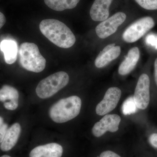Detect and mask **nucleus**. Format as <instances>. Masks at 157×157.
<instances>
[{
  "label": "nucleus",
  "instance_id": "f257e3e1",
  "mask_svg": "<svg viewBox=\"0 0 157 157\" xmlns=\"http://www.w3.org/2000/svg\"><path fill=\"white\" fill-rule=\"evenodd\" d=\"M39 29L47 39L60 48H70L76 42V37L73 32L57 20H43L39 24Z\"/></svg>",
  "mask_w": 157,
  "mask_h": 157
},
{
  "label": "nucleus",
  "instance_id": "f03ea898",
  "mask_svg": "<svg viewBox=\"0 0 157 157\" xmlns=\"http://www.w3.org/2000/svg\"><path fill=\"white\" fill-rule=\"evenodd\" d=\"M81 99L76 96L60 99L52 105L48 113L52 121L56 123L67 122L76 117L80 113Z\"/></svg>",
  "mask_w": 157,
  "mask_h": 157
},
{
  "label": "nucleus",
  "instance_id": "7ed1b4c3",
  "mask_svg": "<svg viewBox=\"0 0 157 157\" xmlns=\"http://www.w3.org/2000/svg\"><path fill=\"white\" fill-rule=\"evenodd\" d=\"M19 61L24 69L34 73H40L45 69L46 60L35 43L24 42L20 45Z\"/></svg>",
  "mask_w": 157,
  "mask_h": 157
},
{
  "label": "nucleus",
  "instance_id": "20e7f679",
  "mask_svg": "<svg viewBox=\"0 0 157 157\" xmlns=\"http://www.w3.org/2000/svg\"><path fill=\"white\" fill-rule=\"evenodd\" d=\"M69 80V75L66 72L53 73L39 82L36 90L37 95L41 99L50 98L65 87Z\"/></svg>",
  "mask_w": 157,
  "mask_h": 157
},
{
  "label": "nucleus",
  "instance_id": "39448f33",
  "mask_svg": "<svg viewBox=\"0 0 157 157\" xmlns=\"http://www.w3.org/2000/svg\"><path fill=\"white\" fill-rule=\"evenodd\" d=\"M155 23L151 17H145L136 21L124 32L123 39L127 43H133L143 37L154 27Z\"/></svg>",
  "mask_w": 157,
  "mask_h": 157
},
{
  "label": "nucleus",
  "instance_id": "423d86ee",
  "mask_svg": "<svg viewBox=\"0 0 157 157\" xmlns=\"http://www.w3.org/2000/svg\"><path fill=\"white\" fill-rule=\"evenodd\" d=\"M126 17L125 13L119 12L102 21L96 27L95 31L97 36L102 39H106L111 36L124 22Z\"/></svg>",
  "mask_w": 157,
  "mask_h": 157
},
{
  "label": "nucleus",
  "instance_id": "0eeeda50",
  "mask_svg": "<svg viewBox=\"0 0 157 157\" xmlns=\"http://www.w3.org/2000/svg\"><path fill=\"white\" fill-rule=\"evenodd\" d=\"M150 81L148 75L141 74L135 88L133 99L138 109H145L148 107L150 100Z\"/></svg>",
  "mask_w": 157,
  "mask_h": 157
},
{
  "label": "nucleus",
  "instance_id": "6e6552de",
  "mask_svg": "<svg viewBox=\"0 0 157 157\" xmlns=\"http://www.w3.org/2000/svg\"><path fill=\"white\" fill-rule=\"evenodd\" d=\"M121 95V91L119 88L112 87L108 89L103 100L96 107L97 114L100 116L105 115L112 111L117 106Z\"/></svg>",
  "mask_w": 157,
  "mask_h": 157
},
{
  "label": "nucleus",
  "instance_id": "1a4fd4ad",
  "mask_svg": "<svg viewBox=\"0 0 157 157\" xmlns=\"http://www.w3.org/2000/svg\"><path fill=\"white\" fill-rule=\"evenodd\" d=\"M121 121V118L117 114H106L95 124L92 130L93 135L95 137H99L107 132H117Z\"/></svg>",
  "mask_w": 157,
  "mask_h": 157
},
{
  "label": "nucleus",
  "instance_id": "9d476101",
  "mask_svg": "<svg viewBox=\"0 0 157 157\" xmlns=\"http://www.w3.org/2000/svg\"><path fill=\"white\" fill-rule=\"evenodd\" d=\"M115 45V43L107 45L98 54L95 60V65L97 68L104 67L119 56L121 47Z\"/></svg>",
  "mask_w": 157,
  "mask_h": 157
},
{
  "label": "nucleus",
  "instance_id": "9b49d317",
  "mask_svg": "<svg viewBox=\"0 0 157 157\" xmlns=\"http://www.w3.org/2000/svg\"><path fill=\"white\" fill-rule=\"evenodd\" d=\"M63 154L60 144L51 143L35 147L30 152L29 157H61Z\"/></svg>",
  "mask_w": 157,
  "mask_h": 157
},
{
  "label": "nucleus",
  "instance_id": "f8f14e48",
  "mask_svg": "<svg viewBox=\"0 0 157 157\" xmlns=\"http://www.w3.org/2000/svg\"><path fill=\"white\" fill-rule=\"evenodd\" d=\"M113 0H95L91 7L90 16L93 20L102 21L109 16V8Z\"/></svg>",
  "mask_w": 157,
  "mask_h": 157
},
{
  "label": "nucleus",
  "instance_id": "ddd939ff",
  "mask_svg": "<svg viewBox=\"0 0 157 157\" xmlns=\"http://www.w3.org/2000/svg\"><path fill=\"white\" fill-rule=\"evenodd\" d=\"M140 55V51L138 48L135 47L131 48L125 58L119 67V74L124 76L131 73L137 64Z\"/></svg>",
  "mask_w": 157,
  "mask_h": 157
},
{
  "label": "nucleus",
  "instance_id": "4468645a",
  "mask_svg": "<svg viewBox=\"0 0 157 157\" xmlns=\"http://www.w3.org/2000/svg\"><path fill=\"white\" fill-rule=\"evenodd\" d=\"M21 132V127L18 123L11 126L6 132L3 141L0 144V148L3 151L11 150L16 145Z\"/></svg>",
  "mask_w": 157,
  "mask_h": 157
},
{
  "label": "nucleus",
  "instance_id": "2eb2a0df",
  "mask_svg": "<svg viewBox=\"0 0 157 157\" xmlns=\"http://www.w3.org/2000/svg\"><path fill=\"white\" fill-rule=\"evenodd\" d=\"M0 49L4 53L5 61L8 64H12L17 59V46L15 41L12 40H3L0 43Z\"/></svg>",
  "mask_w": 157,
  "mask_h": 157
},
{
  "label": "nucleus",
  "instance_id": "dca6fc26",
  "mask_svg": "<svg viewBox=\"0 0 157 157\" xmlns=\"http://www.w3.org/2000/svg\"><path fill=\"white\" fill-rule=\"evenodd\" d=\"M80 0H44L45 5L56 11H61L74 9Z\"/></svg>",
  "mask_w": 157,
  "mask_h": 157
},
{
  "label": "nucleus",
  "instance_id": "f3484780",
  "mask_svg": "<svg viewBox=\"0 0 157 157\" xmlns=\"http://www.w3.org/2000/svg\"><path fill=\"white\" fill-rule=\"evenodd\" d=\"M19 94L15 88L8 85L3 86L0 89V101L2 102L18 101Z\"/></svg>",
  "mask_w": 157,
  "mask_h": 157
},
{
  "label": "nucleus",
  "instance_id": "a211bd4d",
  "mask_svg": "<svg viewBox=\"0 0 157 157\" xmlns=\"http://www.w3.org/2000/svg\"><path fill=\"white\" fill-rule=\"evenodd\" d=\"M138 109L133 97H129L125 101L122 107V111L125 115H130L135 113Z\"/></svg>",
  "mask_w": 157,
  "mask_h": 157
},
{
  "label": "nucleus",
  "instance_id": "6ab92c4d",
  "mask_svg": "<svg viewBox=\"0 0 157 157\" xmlns=\"http://www.w3.org/2000/svg\"><path fill=\"white\" fill-rule=\"evenodd\" d=\"M143 9L148 10H157V0H135Z\"/></svg>",
  "mask_w": 157,
  "mask_h": 157
},
{
  "label": "nucleus",
  "instance_id": "aec40b11",
  "mask_svg": "<svg viewBox=\"0 0 157 157\" xmlns=\"http://www.w3.org/2000/svg\"><path fill=\"white\" fill-rule=\"evenodd\" d=\"M8 129V124L4 122L3 118L0 116V143L3 141Z\"/></svg>",
  "mask_w": 157,
  "mask_h": 157
},
{
  "label": "nucleus",
  "instance_id": "412c9836",
  "mask_svg": "<svg viewBox=\"0 0 157 157\" xmlns=\"http://www.w3.org/2000/svg\"><path fill=\"white\" fill-rule=\"evenodd\" d=\"M4 106L6 109H9V110H15L18 107V101L5 102L4 104Z\"/></svg>",
  "mask_w": 157,
  "mask_h": 157
},
{
  "label": "nucleus",
  "instance_id": "4be33fe9",
  "mask_svg": "<svg viewBox=\"0 0 157 157\" xmlns=\"http://www.w3.org/2000/svg\"><path fill=\"white\" fill-rule=\"evenodd\" d=\"M149 142L152 146L157 148V133H153L150 136Z\"/></svg>",
  "mask_w": 157,
  "mask_h": 157
},
{
  "label": "nucleus",
  "instance_id": "5701e85b",
  "mask_svg": "<svg viewBox=\"0 0 157 157\" xmlns=\"http://www.w3.org/2000/svg\"><path fill=\"white\" fill-rule=\"evenodd\" d=\"M100 157H121L117 154L111 151H106L103 152L100 155Z\"/></svg>",
  "mask_w": 157,
  "mask_h": 157
},
{
  "label": "nucleus",
  "instance_id": "b1692460",
  "mask_svg": "<svg viewBox=\"0 0 157 157\" xmlns=\"http://www.w3.org/2000/svg\"><path fill=\"white\" fill-rule=\"evenodd\" d=\"M147 37V42L152 45H155L156 48H157V36L155 35H151Z\"/></svg>",
  "mask_w": 157,
  "mask_h": 157
},
{
  "label": "nucleus",
  "instance_id": "393cba45",
  "mask_svg": "<svg viewBox=\"0 0 157 157\" xmlns=\"http://www.w3.org/2000/svg\"><path fill=\"white\" fill-rule=\"evenodd\" d=\"M6 21V19L5 15L0 11V29L4 25Z\"/></svg>",
  "mask_w": 157,
  "mask_h": 157
},
{
  "label": "nucleus",
  "instance_id": "a878e982",
  "mask_svg": "<svg viewBox=\"0 0 157 157\" xmlns=\"http://www.w3.org/2000/svg\"><path fill=\"white\" fill-rule=\"evenodd\" d=\"M155 78L156 84L157 85V58L155 62Z\"/></svg>",
  "mask_w": 157,
  "mask_h": 157
},
{
  "label": "nucleus",
  "instance_id": "bb28decb",
  "mask_svg": "<svg viewBox=\"0 0 157 157\" xmlns=\"http://www.w3.org/2000/svg\"><path fill=\"white\" fill-rule=\"evenodd\" d=\"M0 157H11L10 156L8 155H4Z\"/></svg>",
  "mask_w": 157,
  "mask_h": 157
}]
</instances>
